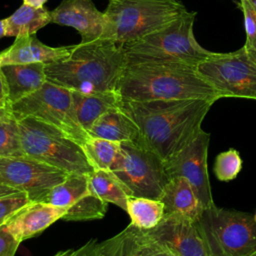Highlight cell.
<instances>
[{
  "label": "cell",
  "instance_id": "e0dca14e",
  "mask_svg": "<svg viewBox=\"0 0 256 256\" xmlns=\"http://www.w3.org/2000/svg\"><path fill=\"white\" fill-rule=\"evenodd\" d=\"M74 45L51 47L42 43L35 34L16 37L14 43L0 51V67L10 64H48L68 57Z\"/></svg>",
  "mask_w": 256,
  "mask_h": 256
},
{
  "label": "cell",
  "instance_id": "4dcf8cb0",
  "mask_svg": "<svg viewBox=\"0 0 256 256\" xmlns=\"http://www.w3.org/2000/svg\"><path fill=\"white\" fill-rule=\"evenodd\" d=\"M239 7L244 16L246 42L244 47L248 51L256 50V10L249 0H239Z\"/></svg>",
  "mask_w": 256,
  "mask_h": 256
},
{
  "label": "cell",
  "instance_id": "4fadbf2b",
  "mask_svg": "<svg viewBox=\"0 0 256 256\" xmlns=\"http://www.w3.org/2000/svg\"><path fill=\"white\" fill-rule=\"evenodd\" d=\"M43 202L65 208L62 219L67 221L101 219L106 214L108 204L90 191L88 176L80 174H69L50 190Z\"/></svg>",
  "mask_w": 256,
  "mask_h": 256
},
{
  "label": "cell",
  "instance_id": "d6986e66",
  "mask_svg": "<svg viewBox=\"0 0 256 256\" xmlns=\"http://www.w3.org/2000/svg\"><path fill=\"white\" fill-rule=\"evenodd\" d=\"M10 106L38 90L46 82L45 64H10L1 66Z\"/></svg>",
  "mask_w": 256,
  "mask_h": 256
},
{
  "label": "cell",
  "instance_id": "83f0119b",
  "mask_svg": "<svg viewBox=\"0 0 256 256\" xmlns=\"http://www.w3.org/2000/svg\"><path fill=\"white\" fill-rule=\"evenodd\" d=\"M134 256H176L167 247L153 239L144 230L129 225Z\"/></svg>",
  "mask_w": 256,
  "mask_h": 256
},
{
  "label": "cell",
  "instance_id": "8fae6325",
  "mask_svg": "<svg viewBox=\"0 0 256 256\" xmlns=\"http://www.w3.org/2000/svg\"><path fill=\"white\" fill-rule=\"evenodd\" d=\"M68 175L26 156L0 157V181L26 193L31 201H43L50 190Z\"/></svg>",
  "mask_w": 256,
  "mask_h": 256
},
{
  "label": "cell",
  "instance_id": "d6a6232c",
  "mask_svg": "<svg viewBox=\"0 0 256 256\" xmlns=\"http://www.w3.org/2000/svg\"><path fill=\"white\" fill-rule=\"evenodd\" d=\"M0 108L10 110V102L8 98V89L4 75L0 67ZM11 111V110H10Z\"/></svg>",
  "mask_w": 256,
  "mask_h": 256
},
{
  "label": "cell",
  "instance_id": "ac0fdd59",
  "mask_svg": "<svg viewBox=\"0 0 256 256\" xmlns=\"http://www.w3.org/2000/svg\"><path fill=\"white\" fill-rule=\"evenodd\" d=\"M158 200L163 203L165 214L180 215L193 222H197L205 210L191 184L183 177L170 178Z\"/></svg>",
  "mask_w": 256,
  "mask_h": 256
},
{
  "label": "cell",
  "instance_id": "6da1fadb",
  "mask_svg": "<svg viewBox=\"0 0 256 256\" xmlns=\"http://www.w3.org/2000/svg\"><path fill=\"white\" fill-rule=\"evenodd\" d=\"M214 103L213 100L200 98L122 100L120 109L137 125L140 134L137 143L166 161L197 135Z\"/></svg>",
  "mask_w": 256,
  "mask_h": 256
},
{
  "label": "cell",
  "instance_id": "484cf974",
  "mask_svg": "<svg viewBox=\"0 0 256 256\" xmlns=\"http://www.w3.org/2000/svg\"><path fill=\"white\" fill-rule=\"evenodd\" d=\"M93 256H134L129 226L107 240L94 243Z\"/></svg>",
  "mask_w": 256,
  "mask_h": 256
},
{
  "label": "cell",
  "instance_id": "1f68e13d",
  "mask_svg": "<svg viewBox=\"0 0 256 256\" xmlns=\"http://www.w3.org/2000/svg\"><path fill=\"white\" fill-rule=\"evenodd\" d=\"M20 245L4 226L0 227V256H15Z\"/></svg>",
  "mask_w": 256,
  "mask_h": 256
},
{
  "label": "cell",
  "instance_id": "ba28073f",
  "mask_svg": "<svg viewBox=\"0 0 256 256\" xmlns=\"http://www.w3.org/2000/svg\"><path fill=\"white\" fill-rule=\"evenodd\" d=\"M10 110L16 119L31 117L56 127L81 146L90 137L77 120L71 90L47 80L38 90L13 103Z\"/></svg>",
  "mask_w": 256,
  "mask_h": 256
},
{
  "label": "cell",
  "instance_id": "ab89813d",
  "mask_svg": "<svg viewBox=\"0 0 256 256\" xmlns=\"http://www.w3.org/2000/svg\"><path fill=\"white\" fill-rule=\"evenodd\" d=\"M253 216H254V219H255V221H256V211H255V213L253 214Z\"/></svg>",
  "mask_w": 256,
  "mask_h": 256
},
{
  "label": "cell",
  "instance_id": "4316f807",
  "mask_svg": "<svg viewBox=\"0 0 256 256\" xmlns=\"http://www.w3.org/2000/svg\"><path fill=\"white\" fill-rule=\"evenodd\" d=\"M24 156L20 131L17 119L12 118L0 121V157Z\"/></svg>",
  "mask_w": 256,
  "mask_h": 256
},
{
  "label": "cell",
  "instance_id": "d4e9b609",
  "mask_svg": "<svg viewBox=\"0 0 256 256\" xmlns=\"http://www.w3.org/2000/svg\"><path fill=\"white\" fill-rule=\"evenodd\" d=\"M82 148L94 170H110L118 154L120 143L90 136Z\"/></svg>",
  "mask_w": 256,
  "mask_h": 256
},
{
  "label": "cell",
  "instance_id": "9c48e42d",
  "mask_svg": "<svg viewBox=\"0 0 256 256\" xmlns=\"http://www.w3.org/2000/svg\"><path fill=\"white\" fill-rule=\"evenodd\" d=\"M110 170L122 183L127 194L158 199L169 180L163 160L137 142H121Z\"/></svg>",
  "mask_w": 256,
  "mask_h": 256
},
{
  "label": "cell",
  "instance_id": "b9f144b4",
  "mask_svg": "<svg viewBox=\"0 0 256 256\" xmlns=\"http://www.w3.org/2000/svg\"><path fill=\"white\" fill-rule=\"evenodd\" d=\"M109 1H113V0H109Z\"/></svg>",
  "mask_w": 256,
  "mask_h": 256
},
{
  "label": "cell",
  "instance_id": "3957f363",
  "mask_svg": "<svg viewBox=\"0 0 256 256\" xmlns=\"http://www.w3.org/2000/svg\"><path fill=\"white\" fill-rule=\"evenodd\" d=\"M126 64L122 45L99 39L74 45L71 54L45 64L46 80L84 94L115 91Z\"/></svg>",
  "mask_w": 256,
  "mask_h": 256
},
{
  "label": "cell",
  "instance_id": "8d00e7d4",
  "mask_svg": "<svg viewBox=\"0 0 256 256\" xmlns=\"http://www.w3.org/2000/svg\"><path fill=\"white\" fill-rule=\"evenodd\" d=\"M5 36V29H4V19L0 20V38Z\"/></svg>",
  "mask_w": 256,
  "mask_h": 256
},
{
  "label": "cell",
  "instance_id": "d590c367",
  "mask_svg": "<svg viewBox=\"0 0 256 256\" xmlns=\"http://www.w3.org/2000/svg\"><path fill=\"white\" fill-rule=\"evenodd\" d=\"M12 117H13V114L11 113L10 110L0 108V121L6 120V119H9V118H12Z\"/></svg>",
  "mask_w": 256,
  "mask_h": 256
},
{
  "label": "cell",
  "instance_id": "f546056e",
  "mask_svg": "<svg viewBox=\"0 0 256 256\" xmlns=\"http://www.w3.org/2000/svg\"><path fill=\"white\" fill-rule=\"evenodd\" d=\"M31 202L28 195L18 192L0 198V227L4 226L20 209Z\"/></svg>",
  "mask_w": 256,
  "mask_h": 256
},
{
  "label": "cell",
  "instance_id": "836d02e7",
  "mask_svg": "<svg viewBox=\"0 0 256 256\" xmlns=\"http://www.w3.org/2000/svg\"><path fill=\"white\" fill-rule=\"evenodd\" d=\"M20 191L6 185L5 183L1 182L0 181V198L1 197H4V196H8V195H11V194H15V193H18Z\"/></svg>",
  "mask_w": 256,
  "mask_h": 256
},
{
  "label": "cell",
  "instance_id": "7c38bea8",
  "mask_svg": "<svg viewBox=\"0 0 256 256\" xmlns=\"http://www.w3.org/2000/svg\"><path fill=\"white\" fill-rule=\"evenodd\" d=\"M209 142L210 134L201 128L192 141L181 151L163 161L169 179L173 177L185 178L191 184L205 209L215 205L207 169Z\"/></svg>",
  "mask_w": 256,
  "mask_h": 256
},
{
  "label": "cell",
  "instance_id": "5b68a950",
  "mask_svg": "<svg viewBox=\"0 0 256 256\" xmlns=\"http://www.w3.org/2000/svg\"><path fill=\"white\" fill-rule=\"evenodd\" d=\"M178 0H113L104 13L100 39L125 44L149 35L186 12Z\"/></svg>",
  "mask_w": 256,
  "mask_h": 256
},
{
  "label": "cell",
  "instance_id": "7a4b0ae2",
  "mask_svg": "<svg viewBox=\"0 0 256 256\" xmlns=\"http://www.w3.org/2000/svg\"><path fill=\"white\" fill-rule=\"evenodd\" d=\"M122 100L152 101L200 98L221 99L197 71L182 63H126L116 85Z\"/></svg>",
  "mask_w": 256,
  "mask_h": 256
},
{
  "label": "cell",
  "instance_id": "277c9868",
  "mask_svg": "<svg viewBox=\"0 0 256 256\" xmlns=\"http://www.w3.org/2000/svg\"><path fill=\"white\" fill-rule=\"evenodd\" d=\"M196 12L186 11L167 26L122 44L126 63H182L197 66L214 52L203 48L193 32Z\"/></svg>",
  "mask_w": 256,
  "mask_h": 256
},
{
  "label": "cell",
  "instance_id": "8992f818",
  "mask_svg": "<svg viewBox=\"0 0 256 256\" xmlns=\"http://www.w3.org/2000/svg\"><path fill=\"white\" fill-rule=\"evenodd\" d=\"M17 121L24 156L67 174L88 175L94 170L82 146L61 130L31 117Z\"/></svg>",
  "mask_w": 256,
  "mask_h": 256
},
{
  "label": "cell",
  "instance_id": "44dd1931",
  "mask_svg": "<svg viewBox=\"0 0 256 256\" xmlns=\"http://www.w3.org/2000/svg\"><path fill=\"white\" fill-rule=\"evenodd\" d=\"M91 137L115 142H138L139 129L135 122L120 108L113 109L99 117L88 130Z\"/></svg>",
  "mask_w": 256,
  "mask_h": 256
},
{
  "label": "cell",
  "instance_id": "e575fe53",
  "mask_svg": "<svg viewBox=\"0 0 256 256\" xmlns=\"http://www.w3.org/2000/svg\"><path fill=\"white\" fill-rule=\"evenodd\" d=\"M48 0H23V3L24 4H27L29 6H32V7H43L44 4L47 2Z\"/></svg>",
  "mask_w": 256,
  "mask_h": 256
},
{
  "label": "cell",
  "instance_id": "9a60e30c",
  "mask_svg": "<svg viewBox=\"0 0 256 256\" xmlns=\"http://www.w3.org/2000/svg\"><path fill=\"white\" fill-rule=\"evenodd\" d=\"M50 14L51 22L76 29L81 36L80 43L101 38L104 13L96 8L92 0H62Z\"/></svg>",
  "mask_w": 256,
  "mask_h": 256
},
{
  "label": "cell",
  "instance_id": "f1b7e54d",
  "mask_svg": "<svg viewBox=\"0 0 256 256\" xmlns=\"http://www.w3.org/2000/svg\"><path fill=\"white\" fill-rule=\"evenodd\" d=\"M242 169V159L236 149H229L219 153L214 162L215 177L222 182H228L237 177Z\"/></svg>",
  "mask_w": 256,
  "mask_h": 256
},
{
  "label": "cell",
  "instance_id": "5bb4252c",
  "mask_svg": "<svg viewBox=\"0 0 256 256\" xmlns=\"http://www.w3.org/2000/svg\"><path fill=\"white\" fill-rule=\"evenodd\" d=\"M176 256H209L196 222L176 214H164L157 226L144 230Z\"/></svg>",
  "mask_w": 256,
  "mask_h": 256
},
{
  "label": "cell",
  "instance_id": "603a6c76",
  "mask_svg": "<svg viewBox=\"0 0 256 256\" xmlns=\"http://www.w3.org/2000/svg\"><path fill=\"white\" fill-rule=\"evenodd\" d=\"M88 176L90 191L106 203H112L126 211L129 195L111 170H93Z\"/></svg>",
  "mask_w": 256,
  "mask_h": 256
},
{
  "label": "cell",
  "instance_id": "cb8c5ba5",
  "mask_svg": "<svg viewBox=\"0 0 256 256\" xmlns=\"http://www.w3.org/2000/svg\"><path fill=\"white\" fill-rule=\"evenodd\" d=\"M131 225L141 229L150 230L157 226L164 217V205L158 199L129 196L126 209Z\"/></svg>",
  "mask_w": 256,
  "mask_h": 256
},
{
  "label": "cell",
  "instance_id": "74e56055",
  "mask_svg": "<svg viewBox=\"0 0 256 256\" xmlns=\"http://www.w3.org/2000/svg\"><path fill=\"white\" fill-rule=\"evenodd\" d=\"M248 51V50H247ZM249 52V54L252 56V58L256 61V50L255 51H248Z\"/></svg>",
  "mask_w": 256,
  "mask_h": 256
},
{
  "label": "cell",
  "instance_id": "2e32d148",
  "mask_svg": "<svg viewBox=\"0 0 256 256\" xmlns=\"http://www.w3.org/2000/svg\"><path fill=\"white\" fill-rule=\"evenodd\" d=\"M65 213V208L43 201H31L20 209L4 227L21 243L41 233L57 220L62 219Z\"/></svg>",
  "mask_w": 256,
  "mask_h": 256
},
{
  "label": "cell",
  "instance_id": "52a82bcc",
  "mask_svg": "<svg viewBox=\"0 0 256 256\" xmlns=\"http://www.w3.org/2000/svg\"><path fill=\"white\" fill-rule=\"evenodd\" d=\"M196 224L209 256H252L256 253L253 214L214 205L204 210Z\"/></svg>",
  "mask_w": 256,
  "mask_h": 256
},
{
  "label": "cell",
  "instance_id": "ffe728a7",
  "mask_svg": "<svg viewBox=\"0 0 256 256\" xmlns=\"http://www.w3.org/2000/svg\"><path fill=\"white\" fill-rule=\"evenodd\" d=\"M71 92L77 120L87 132L99 117L113 109L120 108L122 102L116 90L92 94Z\"/></svg>",
  "mask_w": 256,
  "mask_h": 256
},
{
  "label": "cell",
  "instance_id": "7402d4cb",
  "mask_svg": "<svg viewBox=\"0 0 256 256\" xmlns=\"http://www.w3.org/2000/svg\"><path fill=\"white\" fill-rule=\"evenodd\" d=\"M51 22L50 12L43 7L22 4L12 15L4 19L5 36H24L36 32Z\"/></svg>",
  "mask_w": 256,
  "mask_h": 256
},
{
  "label": "cell",
  "instance_id": "30bf717a",
  "mask_svg": "<svg viewBox=\"0 0 256 256\" xmlns=\"http://www.w3.org/2000/svg\"><path fill=\"white\" fill-rule=\"evenodd\" d=\"M197 71L221 98L256 100V61L244 46L229 53H213L197 65Z\"/></svg>",
  "mask_w": 256,
  "mask_h": 256
},
{
  "label": "cell",
  "instance_id": "f35d334b",
  "mask_svg": "<svg viewBox=\"0 0 256 256\" xmlns=\"http://www.w3.org/2000/svg\"><path fill=\"white\" fill-rule=\"evenodd\" d=\"M250 1V3L253 5V7L255 8V10H256V0H249Z\"/></svg>",
  "mask_w": 256,
  "mask_h": 256
},
{
  "label": "cell",
  "instance_id": "60d3db41",
  "mask_svg": "<svg viewBox=\"0 0 256 256\" xmlns=\"http://www.w3.org/2000/svg\"><path fill=\"white\" fill-rule=\"evenodd\" d=\"M252 256H256V253H255V254H253V255H252Z\"/></svg>",
  "mask_w": 256,
  "mask_h": 256
}]
</instances>
